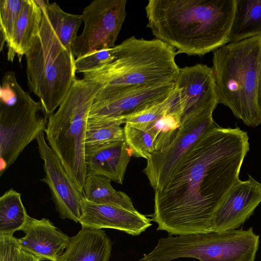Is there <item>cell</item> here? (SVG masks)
Instances as JSON below:
<instances>
[{"instance_id": "obj_14", "label": "cell", "mask_w": 261, "mask_h": 261, "mask_svg": "<svg viewBox=\"0 0 261 261\" xmlns=\"http://www.w3.org/2000/svg\"><path fill=\"white\" fill-rule=\"evenodd\" d=\"M239 180L230 190L217 210L213 231L238 228L250 217L261 202V183L249 176Z\"/></svg>"}, {"instance_id": "obj_28", "label": "cell", "mask_w": 261, "mask_h": 261, "mask_svg": "<svg viewBox=\"0 0 261 261\" xmlns=\"http://www.w3.org/2000/svg\"><path fill=\"white\" fill-rule=\"evenodd\" d=\"M23 2L24 0L0 1L1 50L5 43L8 45L11 40Z\"/></svg>"}, {"instance_id": "obj_22", "label": "cell", "mask_w": 261, "mask_h": 261, "mask_svg": "<svg viewBox=\"0 0 261 261\" xmlns=\"http://www.w3.org/2000/svg\"><path fill=\"white\" fill-rule=\"evenodd\" d=\"M36 2L46 13L62 44L68 49L72 50V45L83 21L81 15L65 12L56 2L49 3L48 1L41 0Z\"/></svg>"}, {"instance_id": "obj_6", "label": "cell", "mask_w": 261, "mask_h": 261, "mask_svg": "<svg viewBox=\"0 0 261 261\" xmlns=\"http://www.w3.org/2000/svg\"><path fill=\"white\" fill-rule=\"evenodd\" d=\"M39 34L26 54L30 90L39 99L47 118L59 107L75 78V57L55 32L45 12Z\"/></svg>"}, {"instance_id": "obj_26", "label": "cell", "mask_w": 261, "mask_h": 261, "mask_svg": "<svg viewBox=\"0 0 261 261\" xmlns=\"http://www.w3.org/2000/svg\"><path fill=\"white\" fill-rule=\"evenodd\" d=\"M174 98V89L165 100L149 105L127 117L124 123L146 130L164 113L171 109Z\"/></svg>"}, {"instance_id": "obj_27", "label": "cell", "mask_w": 261, "mask_h": 261, "mask_svg": "<svg viewBox=\"0 0 261 261\" xmlns=\"http://www.w3.org/2000/svg\"><path fill=\"white\" fill-rule=\"evenodd\" d=\"M124 140L131 154L146 160L155 151L154 139L148 130H144L125 124L123 127Z\"/></svg>"}, {"instance_id": "obj_32", "label": "cell", "mask_w": 261, "mask_h": 261, "mask_svg": "<svg viewBox=\"0 0 261 261\" xmlns=\"http://www.w3.org/2000/svg\"><path fill=\"white\" fill-rule=\"evenodd\" d=\"M256 101L258 110L261 114V66L258 77Z\"/></svg>"}, {"instance_id": "obj_30", "label": "cell", "mask_w": 261, "mask_h": 261, "mask_svg": "<svg viewBox=\"0 0 261 261\" xmlns=\"http://www.w3.org/2000/svg\"><path fill=\"white\" fill-rule=\"evenodd\" d=\"M21 249L13 235H0V261H19Z\"/></svg>"}, {"instance_id": "obj_23", "label": "cell", "mask_w": 261, "mask_h": 261, "mask_svg": "<svg viewBox=\"0 0 261 261\" xmlns=\"http://www.w3.org/2000/svg\"><path fill=\"white\" fill-rule=\"evenodd\" d=\"M28 216L20 193L10 189L1 196L0 235L12 236L21 230Z\"/></svg>"}, {"instance_id": "obj_20", "label": "cell", "mask_w": 261, "mask_h": 261, "mask_svg": "<svg viewBox=\"0 0 261 261\" xmlns=\"http://www.w3.org/2000/svg\"><path fill=\"white\" fill-rule=\"evenodd\" d=\"M261 35V0H236L228 43Z\"/></svg>"}, {"instance_id": "obj_12", "label": "cell", "mask_w": 261, "mask_h": 261, "mask_svg": "<svg viewBox=\"0 0 261 261\" xmlns=\"http://www.w3.org/2000/svg\"><path fill=\"white\" fill-rule=\"evenodd\" d=\"M181 121L212 114L219 103L214 70L197 64L179 69L175 81Z\"/></svg>"}, {"instance_id": "obj_10", "label": "cell", "mask_w": 261, "mask_h": 261, "mask_svg": "<svg viewBox=\"0 0 261 261\" xmlns=\"http://www.w3.org/2000/svg\"><path fill=\"white\" fill-rule=\"evenodd\" d=\"M213 114H205L182 120L170 143L154 151L147 160L143 172L155 190L169 180L184 155L206 132L215 127Z\"/></svg>"}, {"instance_id": "obj_8", "label": "cell", "mask_w": 261, "mask_h": 261, "mask_svg": "<svg viewBox=\"0 0 261 261\" xmlns=\"http://www.w3.org/2000/svg\"><path fill=\"white\" fill-rule=\"evenodd\" d=\"M0 99L1 176L24 148L44 132L48 118L41 114L40 102L35 101L20 85L6 90Z\"/></svg>"}, {"instance_id": "obj_4", "label": "cell", "mask_w": 261, "mask_h": 261, "mask_svg": "<svg viewBox=\"0 0 261 261\" xmlns=\"http://www.w3.org/2000/svg\"><path fill=\"white\" fill-rule=\"evenodd\" d=\"M261 66V35L228 43L213 52L219 103L247 126L261 123L256 93Z\"/></svg>"}, {"instance_id": "obj_2", "label": "cell", "mask_w": 261, "mask_h": 261, "mask_svg": "<svg viewBox=\"0 0 261 261\" xmlns=\"http://www.w3.org/2000/svg\"><path fill=\"white\" fill-rule=\"evenodd\" d=\"M236 0H149L147 27L178 54L201 56L228 43Z\"/></svg>"}, {"instance_id": "obj_9", "label": "cell", "mask_w": 261, "mask_h": 261, "mask_svg": "<svg viewBox=\"0 0 261 261\" xmlns=\"http://www.w3.org/2000/svg\"><path fill=\"white\" fill-rule=\"evenodd\" d=\"M126 0H94L81 14L84 27L72 45L74 57L113 47L126 16Z\"/></svg>"}, {"instance_id": "obj_31", "label": "cell", "mask_w": 261, "mask_h": 261, "mask_svg": "<svg viewBox=\"0 0 261 261\" xmlns=\"http://www.w3.org/2000/svg\"><path fill=\"white\" fill-rule=\"evenodd\" d=\"M41 259L21 249L19 261H40Z\"/></svg>"}, {"instance_id": "obj_19", "label": "cell", "mask_w": 261, "mask_h": 261, "mask_svg": "<svg viewBox=\"0 0 261 261\" xmlns=\"http://www.w3.org/2000/svg\"><path fill=\"white\" fill-rule=\"evenodd\" d=\"M43 18V11L36 0H24L12 37L8 47V60L13 62L15 56L21 62L39 34Z\"/></svg>"}, {"instance_id": "obj_21", "label": "cell", "mask_w": 261, "mask_h": 261, "mask_svg": "<svg viewBox=\"0 0 261 261\" xmlns=\"http://www.w3.org/2000/svg\"><path fill=\"white\" fill-rule=\"evenodd\" d=\"M110 179L102 175H87L84 187L85 198L96 204L114 205L137 211L128 196L116 191Z\"/></svg>"}, {"instance_id": "obj_11", "label": "cell", "mask_w": 261, "mask_h": 261, "mask_svg": "<svg viewBox=\"0 0 261 261\" xmlns=\"http://www.w3.org/2000/svg\"><path fill=\"white\" fill-rule=\"evenodd\" d=\"M175 83L140 86L122 91L101 89L95 96L89 118L110 119L124 123L128 116L167 98Z\"/></svg>"}, {"instance_id": "obj_5", "label": "cell", "mask_w": 261, "mask_h": 261, "mask_svg": "<svg viewBox=\"0 0 261 261\" xmlns=\"http://www.w3.org/2000/svg\"><path fill=\"white\" fill-rule=\"evenodd\" d=\"M101 84L75 79L57 111L48 118L47 143L81 190L86 178L85 137L91 108Z\"/></svg>"}, {"instance_id": "obj_1", "label": "cell", "mask_w": 261, "mask_h": 261, "mask_svg": "<svg viewBox=\"0 0 261 261\" xmlns=\"http://www.w3.org/2000/svg\"><path fill=\"white\" fill-rule=\"evenodd\" d=\"M249 150L247 133L216 125L184 155L167 182L155 190L151 220L170 236L213 231L218 208L239 181Z\"/></svg>"}, {"instance_id": "obj_24", "label": "cell", "mask_w": 261, "mask_h": 261, "mask_svg": "<svg viewBox=\"0 0 261 261\" xmlns=\"http://www.w3.org/2000/svg\"><path fill=\"white\" fill-rule=\"evenodd\" d=\"M121 121L88 119L86 132V148L124 140Z\"/></svg>"}, {"instance_id": "obj_25", "label": "cell", "mask_w": 261, "mask_h": 261, "mask_svg": "<svg viewBox=\"0 0 261 261\" xmlns=\"http://www.w3.org/2000/svg\"><path fill=\"white\" fill-rule=\"evenodd\" d=\"M181 124L180 114L169 110L146 130L153 136L155 151L162 150L172 140Z\"/></svg>"}, {"instance_id": "obj_7", "label": "cell", "mask_w": 261, "mask_h": 261, "mask_svg": "<svg viewBox=\"0 0 261 261\" xmlns=\"http://www.w3.org/2000/svg\"><path fill=\"white\" fill-rule=\"evenodd\" d=\"M259 237L252 228L160 238L139 261H171L182 257L199 261H254Z\"/></svg>"}, {"instance_id": "obj_17", "label": "cell", "mask_w": 261, "mask_h": 261, "mask_svg": "<svg viewBox=\"0 0 261 261\" xmlns=\"http://www.w3.org/2000/svg\"><path fill=\"white\" fill-rule=\"evenodd\" d=\"M130 159L124 140L86 148L87 176L100 175L122 184Z\"/></svg>"}, {"instance_id": "obj_15", "label": "cell", "mask_w": 261, "mask_h": 261, "mask_svg": "<svg viewBox=\"0 0 261 261\" xmlns=\"http://www.w3.org/2000/svg\"><path fill=\"white\" fill-rule=\"evenodd\" d=\"M151 219L137 211L118 206L93 203L84 198L79 220L82 227L110 228L137 236L152 224Z\"/></svg>"}, {"instance_id": "obj_13", "label": "cell", "mask_w": 261, "mask_h": 261, "mask_svg": "<svg viewBox=\"0 0 261 261\" xmlns=\"http://www.w3.org/2000/svg\"><path fill=\"white\" fill-rule=\"evenodd\" d=\"M36 140L45 173L41 181L48 186L60 217L79 222L84 192L74 184L59 158L49 146L44 132L41 133Z\"/></svg>"}, {"instance_id": "obj_16", "label": "cell", "mask_w": 261, "mask_h": 261, "mask_svg": "<svg viewBox=\"0 0 261 261\" xmlns=\"http://www.w3.org/2000/svg\"><path fill=\"white\" fill-rule=\"evenodd\" d=\"M21 230L25 233L18 239L21 249L41 259L57 261L66 249L70 239L45 218L39 220L28 215Z\"/></svg>"}, {"instance_id": "obj_18", "label": "cell", "mask_w": 261, "mask_h": 261, "mask_svg": "<svg viewBox=\"0 0 261 261\" xmlns=\"http://www.w3.org/2000/svg\"><path fill=\"white\" fill-rule=\"evenodd\" d=\"M112 243L104 230L82 227L57 261H108Z\"/></svg>"}, {"instance_id": "obj_3", "label": "cell", "mask_w": 261, "mask_h": 261, "mask_svg": "<svg viewBox=\"0 0 261 261\" xmlns=\"http://www.w3.org/2000/svg\"><path fill=\"white\" fill-rule=\"evenodd\" d=\"M113 50L112 61L83 73V79L112 91L175 83L180 69L175 61L177 53L161 40L132 36L114 46Z\"/></svg>"}, {"instance_id": "obj_29", "label": "cell", "mask_w": 261, "mask_h": 261, "mask_svg": "<svg viewBox=\"0 0 261 261\" xmlns=\"http://www.w3.org/2000/svg\"><path fill=\"white\" fill-rule=\"evenodd\" d=\"M114 58L113 47L89 53L75 59L76 71L83 73L96 69L112 61Z\"/></svg>"}]
</instances>
